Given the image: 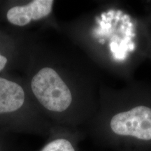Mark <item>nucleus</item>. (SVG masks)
I'll return each instance as SVG.
<instances>
[{
  "instance_id": "f257e3e1",
  "label": "nucleus",
  "mask_w": 151,
  "mask_h": 151,
  "mask_svg": "<svg viewBox=\"0 0 151 151\" xmlns=\"http://www.w3.org/2000/svg\"><path fill=\"white\" fill-rule=\"evenodd\" d=\"M86 28V45L94 64L126 81L133 80L138 67L148 58L150 27L118 2L100 6Z\"/></svg>"
},
{
  "instance_id": "f03ea898",
  "label": "nucleus",
  "mask_w": 151,
  "mask_h": 151,
  "mask_svg": "<svg viewBox=\"0 0 151 151\" xmlns=\"http://www.w3.org/2000/svg\"><path fill=\"white\" fill-rule=\"evenodd\" d=\"M94 116L116 139L151 143V83L132 80L120 88L102 84Z\"/></svg>"
},
{
  "instance_id": "7ed1b4c3",
  "label": "nucleus",
  "mask_w": 151,
  "mask_h": 151,
  "mask_svg": "<svg viewBox=\"0 0 151 151\" xmlns=\"http://www.w3.org/2000/svg\"><path fill=\"white\" fill-rule=\"evenodd\" d=\"M54 1L34 0L24 6H16L7 11L6 18L10 23L24 26L32 20L46 18L51 13Z\"/></svg>"
},
{
  "instance_id": "20e7f679",
  "label": "nucleus",
  "mask_w": 151,
  "mask_h": 151,
  "mask_svg": "<svg viewBox=\"0 0 151 151\" xmlns=\"http://www.w3.org/2000/svg\"><path fill=\"white\" fill-rule=\"evenodd\" d=\"M25 93L21 86L0 77V114L16 112L23 106Z\"/></svg>"
},
{
  "instance_id": "39448f33",
  "label": "nucleus",
  "mask_w": 151,
  "mask_h": 151,
  "mask_svg": "<svg viewBox=\"0 0 151 151\" xmlns=\"http://www.w3.org/2000/svg\"><path fill=\"white\" fill-rule=\"evenodd\" d=\"M41 151H76V150L69 140L60 138L48 143Z\"/></svg>"
},
{
  "instance_id": "423d86ee",
  "label": "nucleus",
  "mask_w": 151,
  "mask_h": 151,
  "mask_svg": "<svg viewBox=\"0 0 151 151\" xmlns=\"http://www.w3.org/2000/svg\"><path fill=\"white\" fill-rule=\"evenodd\" d=\"M7 62H8L7 58H6L5 56L1 55L0 54V71L2 70L5 67L6 65L7 64Z\"/></svg>"
},
{
  "instance_id": "0eeeda50",
  "label": "nucleus",
  "mask_w": 151,
  "mask_h": 151,
  "mask_svg": "<svg viewBox=\"0 0 151 151\" xmlns=\"http://www.w3.org/2000/svg\"><path fill=\"white\" fill-rule=\"evenodd\" d=\"M148 58H149V59L151 60V28H150V42H149Z\"/></svg>"
},
{
  "instance_id": "6e6552de",
  "label": "nucleus",
  "mask_w": 151,
  "mask_h": 151,
  "mask_svg": "<svg viewBox=\"0 0 151 151\" xmlns=\"http://www.w3.org/2000/svg\"><path fill=\"white\" fill-rule=\"evenodd\" d=\"M146 20H147V21H148V22L149 26H150V27L151 28V10H150V12L149 13L148 16L146 17Z\"/></svg>"
}]
</instances>
